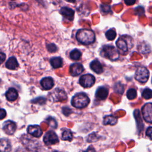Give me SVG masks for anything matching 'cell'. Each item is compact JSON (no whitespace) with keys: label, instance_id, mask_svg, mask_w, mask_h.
<instances>
[{"label":"cell","instance_id":"obj_24","mask_svg":"<svg viewBox=\"0 0 152 152\" xmlns=\"http://www.w3.org/2000/svg\"><path fill=\"white\" fill-rule=\"evenodd\" d=\"M70 58L72 60H78L81 56V52L77 49H73L71 52H70Z\"/></svg>","mask_w":152,"mask_h":152},{"label":"cell","instance_id":"obj_15","mask_svg":"<svg viewBox=\"0 0 152 152\" xmlns=\"http://www.w3.org/2000/svg\"><path fill=\"white\" fill-rule=\"evenodd\" d=\"M109 94V90L108 89L104 86L100 87L97 88L96 92V97L100 100H105Z\"/></svg>","mask_w":152,"mask_h":152},{"label":"cell","instance_id":"obj_27","mask_svg":"<svg viewBox=\"0 0 152 152\" xmlns=\"http://www.w3.org/2000/svg\"><path fill=\"white\" fill-rule=\"evenodd\" d=\"M113 89L116 93L121 94H122L124 92V86L120 82H118L115 84Z\"/></svg>","mask_w":152,"mask_h":152},{"label":"cell","instance_id":"obj_23","mask_svg":"<svg viewBox=\"0 0 152 152\" xmlns=\"http://www.w3.org/2000/svg\"><path fill=\"white\" fill-rule=\"evenodd\" d=\"M73 138V135L72 132L69 129H65L63 131L61 135V139L64 141H72Z\"/></svg>","mask_w":152,"mask_h":152},{"label":"cell","instance_id":"obj_29","mask_svg":"<svg viewBox=\"0 0 152 152\" xmlns=\"http://www.w3.org/2000/svg\"><path fill=\"white\" fill-rule=\"evenodd\" d=\"M142 96L145 99H150L152 96V91L150 88H145L142 93Z\"/></svg>","mask_w":152,"mask_h":152},{"label":"cell","instance_id":"obj_33","mask_svg":"<svg viewBox=\"0 0 152 152\" xmlns=\"http://www.w3.org/2000/svg\"><path fill=\"white\" fill-rule=\"evenodd\" d=\"M62 113L66 116H69L71 113V110L68 107H62Z\"/></svg>","mask_w":152,"mask_h":152},{"label":"cell","instance_id":"obj_41","mask_svg":"<svg viewBox=\"0 0 152 152\" xmlns=\"http://www.w3.org/2000/svg\"><path fill=\"white\" fill-rule=\"evenodd\" d=\"M53 152H61V151H53Z\"/></svg>","mask_w":152,"mask_h":152},{"label":"cell","instance_id":"obj_13","mask_svg":"<svg viewBox=\"0 0 152 152\" xmlns=\"http://www.w3.org/2000/svg\"><path fill=\"white\" fill-rule=\"evenodd\" d=\"M84 71V67L80 63L72 64L69 67V73L72 76H78Z\"/></svg>","mask_w":152,"mask_h":152},{"label":"cell","instance_id":"obj_21","mask_svg":"<svg viewBox=\"0 0 152 152\" xmlns=\"http://www.w3.org/2000/svg\"><path fill=\"white\" fill-rule=\"evenodd\" d=\"M50 64L53 68H58L62 66V59L60 57H53L50 59Z\"/></svg>","mask_w":152,"mask_h":152},{"label":"cell","instance_id":"obj_14","mask_svg":"<svg viewBox=\"0 0 152 152\" xmlns=\"http://www.w3.org/2000/svg\"><path fill=\"white\" fill-rule=\"evenodd\" d=\"M60 13L66 19L72 21L74 17V11L68 7H62L60 10Z\"/></svg>","mask_w":152,"mask_h":152},{"label":"cell","instance_id":"obj_42","mask_svg":"<svg viewBox=\"0 0 152 152\" xmlns=\"http://www.w3.org/2000/svg\"><path fill=\"white\" fill-rule=\"evenodd\" d=\"M0 83H1V80H0Z\"/></svg>","mask_w":152,"mask_h":152},{"label":"cell","instance_id":"obj_22","mask_svg":"<svg viewBox=\"0 0 152 152\" xmlns=\"http://www.w3.org/2000/svg\"><path fill=\"white\" fill-rule=\"evenodd\" d=\"M117 118L113 115H106L104 116L103 119V124L105 125H114L117 123Z\"/></svg>","mask_w":152,"mask_h":152},{"label":"cell","instance_id":"obj_12","mask_svg":"<svg viewBox=\"0 0 152 152\" xmlns=\"http://www.w3.org/2000/svg\"><path fill=\"white\" fill-rule=\"evenodd\" d=\"M27 131L28 134L36 138L40 137L43 134V131L40 126L37 125H29L27 127Z\"/></svg>","mask_w":152,"mask_h":152},{"label":"cell","instance_id":"obj_10","mask_svg":"<svg viewBox=\"0 0 152 152\" xmlns=\"http://www.w3.org/2000/svg\"><path fill=\"white\" fill-rule=\"evenodd\" d=\"M142 115L144 120L148 122H152V104L151 103L145 104L142 107Z\"/></svg>","mask_w":152,"mask_h":152},{"label":"cell","instance_id":"obj_19","mask_svg":"<svg viewBox=\"0 0 152 152\" xmlns=\"http://www.w3.org/2000/svg\"><path fill=\"white\" fill-rule=\"evenodd\" d=\"M18 65L19 64L17 62V59L14 56L10 57L5 63L6 67L9 69H12V70L15 69L17 68H18Z\"/></svg>","mask_w":152,"mask_h":152},{"label":"cell","instance_id":"obj_39","mask_svg":"<svg viewBox=\"0 0 152 152\" xmlns=\"http://www.w3.org/2000/svg\"><path fill=\"white\" fill-rule=\"evenodd\" d=\"M135 1H131V0H128V1H125V3L127 5H133L135 3Z\"/></svg>","mask_w":152,"mask_h":152},{"label":"cell","instance_id":"obj_31","mask_svg":"<svg viewBox=\"0 0 152 152\" xmlns=\"http://www.w3.org/2000/svg\"><path fill=\"white\" fill-rule=\"evenodd\" d=\"M47 49L50 52H55L57 50V47L53 43H48L46 45Z\"/></svg>","mask_w":152,"mask_h":152},{"label":"cell","instance_id":"obj_16","mask_svg":"<svg viewBox=\"0 0 152 152\" xmlns=\"http://www.w3.org/2000/svg\"><path fill=\"white\" fill-rule=\"evenodd\" d=\"M90 67L92 71L98 74L102 73L103 71V66L97 59L92 61L90 64Z\"/></svg>","mask_w":152,"mask_h":152},{"label":"cell","instance_id":"obj_2","mask_svg":"<svg viewBox=\"0 0 152 152\" xmlns=\"http://www.w3.org/2000/svg\"><path fill=\"white\" fill-rule=\"evenodd\" d=\"M116 45L121 52H128L133 46V39L128 35H122L116 40Z\"/></svg>","mask_w":152,"mask_h":152},{"label":"cell","instance_id":"obj_1","mask_svg":"<svg viewBox=\"0 0 152 152\" xmlns=\"http://www.w3.org/2000/svg\"><path fill=\"white\" fill-rule=\"evenodd\" d=\"M76 39L81 44L88 45L93 43L96 39L94 31L90 29L81 28L76 33Z\"/></svg>","mask_w":152,"mask_h":152},{"label":"cell","instance_id":"obj_38","mask_svg":"<svg viewBox=\"0 0 152 152\" xmlns=\"http://www.w3.org/2000/svg\"><path fill=\"white\" fill-rule=\"evenodd\" d=\"M80 152H96V150L93 147H88L86 150H81Z\"/></svg>","mask_w":152,"mask_h":152},{"label":"cell","instance_id":"obj_28","mask_svg":"<svg viewBox=\"0 0 152 152\" xmlns=\"http://www.w3.org/2000/svg\"><path fill=\"white\" fill-rule=\"evenodd\" d=\"M137 91L134 88H130L126 92V97L129 100H133L136 98Z\"/></svg>","mask_w":152,"mask_h":152},{"label":"cell","instance_id":"obj_9","mask_svg":"<svg viewBox=\"0 0 152 152\" xmlns=\"http://www.w3.org/2000/svg\"><path fill=\"white\" fill-rule=\"evenodd\" d=\"M43 142L46 145H52L59 142L58 137L53 131H48L43 137Z\"/></svg>","mask_w":152,"mask_h":152},{"label":"cell","instance_id":"obj_20","mask_svg":"<svg viewBox=\"0 0 152 152\" xmlns=\"http://www.w3.org/2000/svg\"><path fill=\"white\" fill-rule=\"evenodd\" d=\"M6 98L9 101H14L18 97V92L14 88H10L5 93Z\"/></svg>","mask_w":152,"mask_h":152},{"label":"cell","instance_id":"obj_25","mask_svg":"<svg viewBox=\"0 0 152 152\" xmlns=\"http://www.w3.org/2000/svg\"><path fill=\"white\" fill-rule=\"evenodd\" d=\"M138 49L141 53L145 54L150 52V46L148 43H142L138 47Z\"/></svg>","mask_w":152,"mask_h":152},{"label":"cell","instance_id":"obj_26","mask_svg":"<svg viewBox=\"0 0 152 152\" xmlns=\"http://www.w3.org/2000/svg\"><path fill=\"white\" fill-rule=\"evenodd\" d=\"M105 36L106 37V38L109 40H114L116 37V31L115 30V29L113 28H111L108 30L106 33H105Z\"/></svg>","mask_w":152,"mask_h":152},{"label":"cell","instance_id":"obj_3","mask_svg":"<svg viewBox=\"0 0 152 152\" xmlns=\"http://www.w3.org/2000/svg\"><path fill=\"white\" fill-rule=\"evenodd\" d=\"M21 141L28 150L34 152H39L42 148L41 144L39 141L32 138L27 135H23L21 137Z\"/></svg>","mask_w":152,"mask_h":152},{"label":"cell","instance_id":"obj_35","mask_svg":"<svg viewBox=\"0 0 152 152\" xmlns=\"http://www.w3.org/2000/svg\"><path fill=\"white\" fill-rule=\"evenodd\" d=\"M40 101H42V102H45V101H46V99L45 98V97H39V98H37V99H34L31 102H33V103H40Z\"/></svg>","mask_w":152,"mask_h":152},{"label":"cell","instance_id":"obj_17","mask_svg":"<svg viewBox=\"0 0 152 152\" xmlns=\"http://www.w3.org/2000/svg\"><path fill=\"white\" fill-rule=\"evenodd\" d=\"M40 84L45 90H50L54 86V81L52 78L50 77H45L40 81Z\"/></svg>","mask_w":152,"mask_h":152},{"label":"cell","instance_id":"obj_6","mask_svg":"<svg viewBox=\"0 0 152 152\" xmlns=\"http://www.w3.org/2000/svg\"><path fill=\"white\" fill-rule=\"evenodd\" d=\"M67 99V94L65 91L59 88L54 89L49 94V100L53 102H64Z\"/></svg>","mask_w":152,"mask_h":152},{"label":"cell","instance_id":"obj_4","mask_svg":"<svg viewBox=\"0 0 152 152\" xmlns=\"http://www.w3.org/2000/svg\"><path fill=\"white\" fill-rule=\"evenodd\" d=\"M90 103V99L84 93L75 94L72 98L71 104L77 109L86 107Z\"/></svg>","mask_w":152,"mask_h":152},{"label":"cell","instance_id":"obj_7","mask_svg":"<svg viewBox=\"0 0 152 152\" xmlns=\"http://www.w3.org/2000/svg\"><path fill=\"white\" fill-rule=\"evenodd\" d=\"M149 76V71L147 68L144 66L138 67L135 74V80L141 83H146L148 80Z\"/></svg>","mask_w":152,"mask_h":152},{"label":"cell","instance_id":"obj_11","mask_svg":"<svg viewBox=\"0 0 152 152\" xmlns=\"http://www.w3.org/2000/svg\"><path fill=\"white\" fill-rule=\"evenodd\" d=\"M17 128L16 124L14 122L8 120L5 121L2 126L4 131L8 135H12L15 132Z\"/></svg>","mask_w":152,"mask_h":152},{"label":"cell","instance_id":"obj_8","mask_svg":"<svg viewBox=\"0 0 152 152\" xmlns=\"http://www.w3.org/2000/svg\"><path fill=\"white\" fill-rule=\"evenodd\" d=\"M95 77L90 74L83 75L79 79L80 84L84 88H89L95 83Z\"/></svg>","mask_w":152,"mask_h":152},{"label":"cell","instance_id":"obj_40","mask_svg":"<svg viewBox=\"0 0 152 152\" xmlns=\"http://www.w3.org/2000/svg\"><path fill=\"white\" fill-rule=\"evenodd\" d=\"M15 152H27V151L25 150V149H24L23 148H21V147H19L17 149H16Z\"/></svg>","mask_w":152,"mask_h":152},{"label":"cell","instance_id":"obj_34","mask_svg":"<svg viewBox=\"0 0 152 152\" xmlns=\"http://www.w3.org/2000/svg\"><path fill=\"white\" fill-rule=\"evenodd\" d=\"M6 115H7V113L5 110L0 107V120L5 118Z\"/></svg>","mask_w":152,"mask_h":152},{"label":"cell","instance_id":"obj_32","mask_svg":"<svg viewBox=\"0 0 152 152\" xmlns=\"http://www.w3.org/2000/svg\"><path fill=\"white\" fill-rule=\"evenodd\" d=\"M47 121H48L49 125L51 127H52L53 128H56L57 127V123H56V121L53 118L49 117V118H48L47 119Z\"/></svg>","mask_w":152,"mask_h":152},{"label":"cell","instance_id":"obj_36","mask_svg":"<svg viewBox=\"0 0 152 152\" xmlns=\"http://www.w3.org/2000/svg\"><path fill=\"white\" fill-rule=\"evenodd\" d=\"M151 131H152V128H151V126H149L147 128L146 132H145L146 135L148 136L150 140H151Z\"/></svg>","mask_w":152,"mask_h":152},{"label":"cell","instance_id":"obj_30","mask_svg":"<svg viewBox=\"0 0 152 152\" xmlns=\"http://www.w3.org/2000/svg\"><path fill=\"white\" fill-rule=\"evenodd\" d=\"M97 140H99V137L97 136V135L93 132V134H90L87 138V142H94V141H97Z\"/></svg>","mask_w":152,"mask_h":152},{"label":"cell","instance_id":"obj_5","mask_svg":"<svg viewBox=\"0 0 152 152\" xmlns=\"http://www.w3.org/2000/svg\"><path fill=\"white\" fill-rule=\"evenodd\" d=\"M100 55L104 58L109 59L111 61L117 60L119 57L118 49L112 45H104L100 51Z\"/></svg>","mask_w":152,"mask_h":152},{"label":"cell","instance_id":"obj_37","mask_svg":"<svg viewBox=\"0 0 152 152\" xmlns=\"http://www.w3.org/2000/svg\"><path fill=\"white\" fill-rule=\"evenodd\" d=\"M5 58H6L5 54L3 52H0V65H1L3 62H4V61L5 60Z\"/></svg>","mask_w":152,"mask_h":152},{"label":"cell","instance_id":"obj_18","mask_svg":"<svg viewBox=\"0 0 152 152\" xmlns=\"http://www.w3.org/2000/svg\"><path fill=\"white\" fill-rule=\"evenodd\" d=\"M11 150V144L7 138L0 139V152H10Z\"/></svg>","mask_w":152,"mask_h":152}]
</instances>
